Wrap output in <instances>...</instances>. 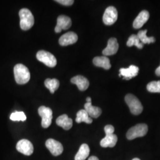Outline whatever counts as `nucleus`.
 <instances>
[{
    "instance_id": "1",
    "label": "nucleus",
    "mask_w": 160,
    "mask_h": 160,
    "mask_svg": "<svg viewBox=\"0 0 160 160\" xmlns=\"http://www.w3.org/2000/svg\"><path fill=\"white\" fill-rule=\"evenodd\" d=\"M14 78L17 84H25L30 79V73L29 69L22 63L17 64L14 68Z\"/></svg>"
},
{
    "instance_id": "24",
    "label": "nucleus",
    "mask_w": 160,
    "mask_h": 160,
    "mask_svg": "<svg viewBox=\"0 0 160 160\" xmlns=\"http://www.w3.org/2000/svg\"><path fill=\"white\" fill-rule=\"evenodd\" d=\"M127 46L129 47L135 46L138 49H142L143 45L140 42L137 35L132 34L131 36L129 38L127 42Z\"/></svg>"
},
{
    "instance_id": "26",
    "label": "nucleus",
    "mask_w": 160,
    "mask_h": 160,
    "mask_svg": "<svg viewBox=\"0 0 160 160\" xmlns=\"http://www.w3.org/2000/svg\"><path fill=\"white\" fill-rule=\"evenodd\" d=\"M27 118L23 112H15L10 116V119L12 121H25Z\"/></svg>"
},
{
    "instance_id": "2",
    "label": "nucleus",
    "mask_w": 160,
    "mask_h": 160,
    "mask_svg": "<svg viewBox=\"0 0 160 160\" xmlns=\"http://www.w3.org/2000/svg\"><path fill=\"white\" fill-rule=\"evenodd\" d=\"M20 26L23 30H28L34 25V19L32 12L28 8H22L19 12Z\"/></svg>"
},
{
    "instance_id": "13",
    "label": "nucleus",
    "mask_w": 160,
    "mask_h": 160,
    "mask_svg": "<svg viewBox=\"0 0 160 160\" xmlns=\"http://www.w3.org/2000/svg\"><path fill=\"white\" fill-rule=\"evenodd\" d=\"M119 71V77L123 76V79L130 80L137 75L139 72V68L135 65H132L128 68H120Z\"/></svg>"
},
{
    "instance_id": "8",
    "label": "nucleus",
    "mask_w": 160,
    "mask_h": 160,
    "mask_svg": "<svg viewBox=\"0 0 160 160\" xmlns=\"http://www.w3.org/2000/svg\"><path fill=\"white\" fill-rule=\"evenodd\" d=\"M16 149L18 152L25 155H31L34 151L32 143L29 140L24 139L20 140L17 142Z\"/></svg>"
},
{
    "instance_id": "27",
    "label": "nucleus",
    "mask_w": 160,
    "mask_h": 160,
    "mask_svg": "<svg viewBox=\"0 0 160 160\" xmlns=\"http://www.w3.org/2000/svg\"><path fill=\"white\" fill-rule=\"evenodd\" d=\"M56 2L65 6H72L74 2L73 0H57Z\"/></svg>"
},
{
    "instance_id": "9",
    "label": "nucleus",
    "mask_w": 160,
    "mask_h": 160,
    "mask_svg": "<svg viewBox=\"0 0 160 160\" xmlns=\"http://www.w3.org/2000/svg\"><path fill=\"white\" fill-rule=\"evenodd\" d=\"M46 148L54 156H58L63 152V148L62 143L53 139H49L45 143Z\"/></svg>"
},
{
    "instance_id": "16",
    "label": "nucleus",
    "mask_w": 160,
    "mask_h": 160,
    "mask_svg": "<svg viewBox=\"0 0 160 160\" xmlns=\"http://www.w3.org/2000/svg\"><path fill=\"white\" fill-rule=\"evenodd\" d=\"M118 142V137L114 134H106V137L100 141V145L103 148L114 147Z\"/></svg>"
},
{
    "instance_id": "25",
    "label": "nucleus",
    "mask_w": 160,
    "mask_h": 160,
    "mask_svg": "<svg viewBox=\"0 0 160 160\" xmlns=\"http://www.w3.org/2000/svg\"><path fill=\"white\" fill-rule=\"evenodd\" d=\"M147 88L151 92H160V81L150 82L147 86Z\"/></svg>"
},
{
    "instance_id": "30",
    "label": "nucleus",
    "mask_w": 160,
    "mask_h": 160,
    "mask_svg": "<svg viewBox=\"0 0 160 160\" xmlns=\"http://www.w3.org/2000/svg\"><path fill=\"white\" fill-rule=\"evenodd\" d=\"M88 160H98V158H97V157H96V156H92V157H90L89 158H88Z\"/></svg>"
},
{
    "instance_id": "31",
    "label": "nucleus",
    "mask_w": 160,
    "mask_h": 160,
    "mask_svg": "<svg viewBox=\"0 0 160 160\" xmlns=\"http://www.w3.org/2000/svg\"><path fill=\"white\" fill-rule=\"evenodd\" d=\"M86 100H87V103L92 102V98H91L90 97H87V99H86Z\"/></svg>"
},
{
    "instance_id": "5",
    "label": "nucleus",
    "mask_w": 160,
    "mask_h": 160,
    "mask_svg": "<svg viewBox=\"0 0 160 160\" xmlns=\"http://www.w3.org/2000/svg\"><path fill=\"white\" fill-rule=\"evenodd\" d=\"M37 59L46 66L53 68L57 65V61L56 58L50 52L45 51H40L36 54Z\"/></svg>"
},
{
    "instance_id": "18",
    "label": "nucleus",
    "mask_w": 160,
    "mask_h": 160,
    "mask_svg": "<svg viewBox=\"0 0 160 160\" xmlns=\"http://www.w3.org/2000/svg\"><path fill=\"white\" fill-rule=\"evenodd\" d=\"M84 110L87 112L89 116L92 118H98L102 113V109L98 107L93 106L92 104V102L86 103L84 104Z\"/></svg>"
},
{
    "instance_id": "11",
    "label": "nucleus",
    "mask_w": 160,
    "mask_h": 160,
    "mask_svg": "<svg viewBox=\"0 0 160 160\" xmlns=\"http://www.w3.org/2000/svg\"><path fill=\"white\" fill-rule=\"evenodd\" d=\"M78 40V36L74 32H69L63 34L59 39V43L62 46L74 44Z\"/></svg>"
},
{
    "instance_id": "17",
    "label": "nucleus",
    "mask_w": 160,
    "mask_h": 160,
    "mask_svg": "<svg viewBox=\"0 0 160 160\" xmlns=\"http://www.w3.org/2000/svg\"><path fill=\"white\" fill-rule=\"evenodd\" d=\"M58 126L62 127L65 130H69L72 126V120L69 118L67 114H64L59 116L56 120Z\"/></svg>"
},
{
    "instance_id": "12",
    "label": "nucleus",
    "mask_w": 160,
    "mask_h": 160,
    "mask_svg": "<svg viewBox=\"0 0 160 160\" xmlns=\"http://www.w3.org/2000/svg\"><path fill=\"white\" fill-rule=\"evenodd\" d=\"M118 49L119 44L118 40L114 38H112L108 40L107 47L103 49L102 52L105 57L110 56L116 54L118 51Z\"/></svg>"
},
{
    "instance_id": "22",
    "label": "nucleus",
    "mask_w": 160,
    "mask_h": 160,
    "mask_svg": "<svg viewBox=\"0 0 160 160\" xmlns=\"http://www.w3.org/2000/svg\"><path fill=\"white\" fill-rule=\"evenodd\" d=\"M147 30H141L138 32L137 36L140 40V42L144 45V44H150L152 43H154L155 42V38L154 37H148L147 35Z\"/></svg>"
},
{
    "instance_id": "4",
    "label": "nucleus",
    "mask_w": 160,
    "mask_h": 160,
    "mask_svg": "<svg viewBox=\"0 0 160 160\" xmlns=\"http://www.w3.org/2000/svg\"><path fill=\"white\" fill-rule=\"evenodd\" d=\"M148 130V126L144 123H139L131 128L126 133V137L129 140L145 136Z\"/></svg>"
},
{
    "instance_id": "6",
    "label": "nucleus",
    "mask_w": 160,
    "mask_h": 160,
    "mask_svg": "<svg viewBox=\"0 0 160 160\" xmlns=\"http://www.w3.org/2000/svg\"><path fill=\"white\" fill-rule=\"evenodd\" d=\"M38 113L42 118V126L44 128H48L51 125L53 118L52 110L45 106H40L38 109Z\"/></svg>"
},
{
    "instance_id": "29",
    "label": "nucleus",
    "mask_w": 160,
    "mask_h": 160,
    "mask_svg": "<svg viewBox=\"0 0 160 160\" xmlns=\"http://www.w3.org/2000/svg\"><path fill=\"white\" fill-rule=\"evenodd\" d=\"M155 74L157 76L160 77V66L159 67H158L155 70Z\"/></svg>"
},
{
    "instance_id": "20",
    "label": "nucleus",
    "mask_w": 160,
    "mask_h": 160,
    "mask_svg": "<svg viewBox=\"0 0 160 160\" xmlns=\"http://www.w3.org/2000/svg\"><path fill=\"white\" fill-rule=\"evenodd\" d=\"M90 154V148L86 143H83L81 145L80 149L75 155V160H85L88 157Z\"/></svg>"
},
{
    "instance_id": "19",
    "label": "nucleus",
    "mask_w": 160,
    "mask_h": 160,
    "mask_svg": "<svg viewBox=\"0 0 160 160\" xmlns=\"http://www.w3.org/2000/svg\"><path fill=\"white\" fill-rule=\"evenodd\" d=\"M93 63L98 67H102L105 69H109L111 68V64L109 58L105 56L97 57L93 59Z\"/></svg>"
},
{
    "instance_id": "7",
    "label": "nucleus",
    "mask_w": 160,
    "mask_h": 160,
    "mask_svg": "<svg viewBox=\"0 0 160 160\" xmlns=\"http://www.w3.org/2000/svg\"><path fill=\"white\" fill-rule=\"evenodd\" d=\"M118 17V12L116 8L113 6H110L106 9L103 14V23L107 26H111L117 21Z\"/></svg>"
},
{
    "instance_id": "23",
    "label": "nucleus",
    "mask_w": 160,
    "mask_h": 160,
    "mask_svg": "<svg viewBox=\"0 0 160 160\" xmlns=\"http://www.w3.org/2000/svg\"><path fill=\"white\" fill-rule=\"evenodd\" d=\"M45 86L51 93H54L59 87V81L55 78H48L45 81Z\"/></svg>"
},
{
    "instance_id": "32",
    "label": "nucleus",
    "mask_w": 160,
    "mask_h": 160,
    "mask_svg": "<svg viewBox=\"0 0 160 160\" xmlns=\"http://www.w3.org/2000/svg\"><path fill=\"white\" fill-rule=\"evenodd\" d=\"M132 160H140L139 158H133Z\"/></svg>"
},
{
    "instance_id": "21",
    "label": "nucleus",
    "mask_w": 160,
    "mask_h": 160,
    "mask_svg": "<svg viewBox=\"0 0 160 160\" xmlns=\"http://www.w3.org/2000/svg\"><path fill=\"white\" fill-rule=\"evenodd\" d=\"M76 122L80 123L81 122H85L86 123L90 124L92 122V118L89 116V115L87 113L84 109L80 110L77 113L76 117Z\"/></svg>"
},
{
    "instance_id": "14",
    "label": "nucleus",
    "mask_w": 160,
    "mask_h": 160,
    "mask_svg": "<svg viewBox=\"0 0 160 160\" xmlns=\"http://www.w3.org/2000/svg\"><path fill=\"white\" fill-rule=\"evenodd\" d=\"M71 82L78 87L80 91H85L90 85L88 80L82 75H77L71 78Z\"/></svg>"
},
{
    "instance_id": "15",
    "label": "nucleus",
    "mask_w": 160,
    "mask_h": 160,
    "mask_svg": "<svg viewBox=\"0 0 160 160\" xmlns=\"http://www.w3.org/2000/svg\"><path fill=\"white\" fill-rule=\"evenodd\" d=\"M149 18V13L148 11L143 10L138 14L137 18L135 19L133 26L135 29H140L143 26V24L148 20Z\"/></svg>"
},
{
    "instance_id": "28",
    "label": "nucleus",
    "mask_w": 160,
    "mask_h": 160,
    "mask_svg": "<svg viewBox=\"0 0 160 160\" xmlns=\"http://www.w3.org/2000/svg\"><path fill=\"white\" fill-rule=\"evenodd\" d=\"M114 128L113 126L108 125L104 127V132L106 134H112L114 133Z\"/></svg>"
},
{
    "instance_id": "10",
    "label": "nucleus",
    "mask_w": 160,
    "mask_h": 160,
    "mask_svg": "<svg viewBox=\"0 0 160 160\" xmlns=\"http://www.w3.org/2000/svg\"><path fill=\"white\" fill-rule=\"evenodd\" d=\"M72 21L68 16L61 15L58 17L57 24L55 29L56 33L61 32L62 30H67L71 28Z\"/></svg>"
},
{
    "instance_id": "3",
    "label": "nucleus",
    "mask_w": 160,
    "mask_h": 160,
    "mask_svg": "<svg viewBox=\"0 0 160 160\" xmlns=\"http://www.w3.org/2000/svg\"><path fill=\"white\" fill-rule=\"evenodd\" d=\"M125 102L129 106L131 112L134 115L141 114L143 111V106L137 97L132 94L125 96Z\"/></svg>"
}]
</instances>
